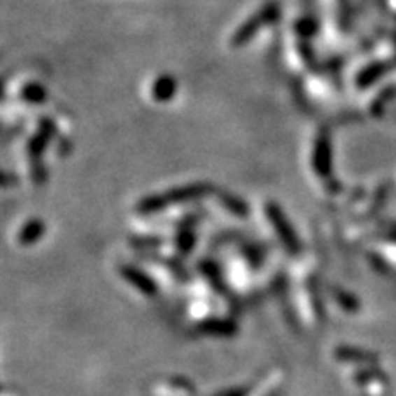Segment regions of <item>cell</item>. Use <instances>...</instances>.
<instances>
[{"mask_svg":"<svg viewBox=\"0 0 396 396\" xmlns=\"http://www.w3.org/2000/svg\"><path fill=\"white\" fill-rule=\"evenodd\" d=\"M296 30L301 36H309L316 31V22L311 17L299 18L296 24Z\"/></svg>","mask_w":396,"mask_h":396,"instance_id":"7a4b0ae2","label":"cell"},{"mask_svg":"<svg viewBox=\"0 0 396 396\" xmlns=\"http://www.w3.org/2000/svg\"><path fill=\"white\" fill-rule=\"evenodd\" d=\"M279 15H281V6L278 2L264 3L255 15H251L248 20L243 22L241 27L234 31L232 43L234 47H243V45H246L248 41H250L253 36L262 29V27L274 24V22L279 18Z\"/></svg>","mask_w":396,"mask_h":396,"instance_id":"6da1fadb","label":"cell"}]
</instances>
